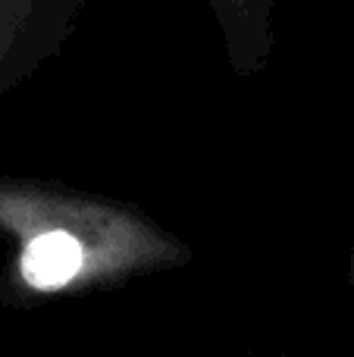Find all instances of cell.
I'll return each instance as SVG.
<instances>
[{
  "label": "cell",
  "mask_w": 354,
  "mask_h": 357,
  "mask_svg": "<svg viewBox=\"0 0 354 357\" xmlns=\"http://www.w3.org/2000/svg\"><path fill=\"white\" fill-rule=\"evenodd\" d=\"M0 232L16 238L19 282L38 295L107 282L182 257L167 235L125 210L22 185H0Z\"/></svg>",
  "instance_id": "1"
},
{
  "label": "cell",
  "mask_w": 354,
  "mask_h": 357,
  "mask_svg": "<svg viewBox=\"0 0 354 357\" xmlns=\"http://www.w3.org/2000/svg\"><path fill=\"white\" fill-rule=\"evenodd\" d=\"M25 0H0V54L6 50L13 31L19 29V16H22Z\"/></svg>",
  "instance_id": "2"
}]
</instances>
